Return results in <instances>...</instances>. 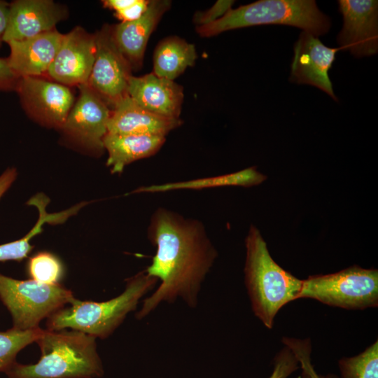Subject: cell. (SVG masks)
Listing matches in <instances>:
<instances>
[{"instance_id":"obj_1","label":"cell","mask_w":378,"mask_h":378,"mask_svg":"<svg viewBox=\"0 0 378 378\" xmlns=\"http://www.w3.org/2000/svg\"><path fill=\"white\" fill-rule=\"evenodd\" d=\"M148 238L156 252L145 271L160 284L143 300L136 318L141 320L160 304H172L178 298L196 308L202 284L218 257L204 224L159 207L150 218Z\"/></svg>"},{"instance_id":"obj_2","label":"cell","mask_w":378,"mask_h":378,"mask_svg":"<svg viewBox=\"0 0 378 378\" xmlns=\"http://www.w3.org/2000/svg\"><path fill=\"white\" fill-rule=\"evenodd\" d=\"M66 329L43 330L36 340L41 357L33 364L15 362L4 373L8 378H98L104 375L96 337Z\"/></svg>"},{"instance_id":"obj_3","label":"cell","mask_w":378,"mask_h":378,"mask_svg":"<svg viewBox=\"0 0 378 378\" xmlns=\"http://www.w3.org/2000/svg\"><path fill=\"white\" fill-rule=\"evenodd\" d=\"M244 282L255 316L271 329L279 311L299 299L302 280L272 258L260 230L251 225L245 239Z\"/></svg>"},{"instance_id":"obj_4","label":"cell","mask_w":378,"mask_h":378,"mask_svg":"<svg viewBox=\"0 0 378 378\" xmlns=\"http://www.w3.org/2000/svg\"><path fill=\"white\" fill-rule=\"evenodd\" d=\"M158 282L157 279L143 270L126 279L124 291L107 301H82L74 298L68 307H63L47 318L48 330L70 328L105 339L130 312L136 309L141 298L153 290Z\"/></svg>"},{"instance_id":"obj_5","label":"cell","mask_w":378,"mask_h":378,"mask_svg":"<svg viewBox=\"0 0 378 378\" xmlns=\"http://www.w3.org/2000/svg\"><path fill=\"white\" fill-rule=\"evenodd\" d=\"M266 24L293 26L318 37L329 31L331 22L313 0H260L231 8L218 20L196 27V31L202 37H210L232 29Z\"/></svg>"},{"instance_id":"obj_6","label":"cell","mask_w":378,"mask_h":378,"mask_svg":"<svg viewBox=\"0 0 378 378\" xmlns=\"http://www.w3.org/2000/svg\"><path fill=\"white\" fill-rule=\"evenodd\" d=\"M309 298L346 309L378 306V271L351 266L328 274L302 280L299 299Z\"/></svg>"},{"instance_id":"obj_7","label":"cell","mask_w":378,"mask_h":378,"mask_svg":"<svg viewBox=\"0 0 378 378\" xmlns=\"http://www.w3.org/2000/svg\"><path fill=\"white\" fill-rule=\"evenodd\" d=\"M72 292L61 284L49 285L18 280L0 274V299L13 318V328L28 330L39 328L40 322L68 304Z\"/></svg>"},{"instance_id":"obj_8","label":"cell","mask_w":378,"mask_h":378,"mask_svg":"<svg viewBox=\"0 0 378 378\" xmlns=\"http://www.w3.org/2000/svg\"><path fill=\"white\" fill-rule=\"evenodd\" d=\"M94 35L95 59L87 84L113 108L127 94L132 69L113 39L112 26L104 24Z\"/></svg>"},{"instance_id":"obj_9","label":"cell","mask_w":378,"mask_h":378,"mask_svg":"<svg viewBox=\"0 0 378 378\" xmlns=\"http://www.w3.org/2000/svg\"><path fill=\"white\" fill-rule=\"evenodd\" d=\"M15 91L26 112L47 127L61 128L75 99L68 86L38 77H23Z\"/></svg>"},{"instance_id":"obj_10","label":"cell","mask_w":378,"mask_h":378,"mask_svg":"<svg viewBox=\"0 0 378 378\" xmlns=\"http://www.w3.org/2000/svg\"><path fill=\"white\" fill-rule=\"evenodd\" d=\"M78 86V99L60 129L88 149L102 151L111 110L87 83Z\"/></svg>"},{"instance_id":"obj_11","label":"cell","mask_w":378,"mask_h":378,"mask_svg":"<svg viewBox=\"0 0 378 378\" xmlns=\"http://www.w3.org/2000/svg\"><path fill=\"white\" fill-rule=\"evenodd\" d=\"M343 26L337 36L340 48L357 57L375 55L378 50V1L340 0Z\"/></svg>"},{"instance_id":"obj_12","label":"cell","mask_w":378,"mask_h":378,"mask_svg":"<svg viewBox=\"0 0 378 378\" xmlns=\"http://www.w3.org/2000/svg\"><path fill=\"white\" fill-rule=\"evenodd\" d=\"M95 35L76 27L63 36L47 74L66 86L86 83L95 59Z\"/></svg>"},{"instance_id":"obj_13","label":"cell","mask_w":378,"mask_h":378,"mask_svg":"<svg viewBox=\"0 0 378 378\" xmlns=\"http://www.w3.org/2000/svg\"><path fill=\"white\" fill-rule=\"evenodd\" d=\"M337 50L326 46L318 37L302 31L294 46L290 80L316 87L337 101L328 71Z\"/></svg>"},{"instance_id":"obj_14","label":"cell","mask_w":378,"mask_h":378,"mask_svg":"<svg viewBox=\"0 0 378 378\" xmlns=\"http://www.w3.org/2000/svg\"><path fill=\"white\" fill-rule=\"evenodd\" d=\"M66 9L51 0H15L9 4L3 42L27 39L55 29Z\"/></svg>"},{"instance_id":"obj_15","label":"cell","mask_w":378,"mask_h":378,"mask_svg":"<svg viewBox=\"0 0 378 378\" xmlns=\"http://www.w3.org/2000/svg\"><path fill=\"white\" fill-rule=\"evenodd\" d=\"M127 95L139 106L158 116L178 119L183 101L180 85L153 73L142 76H131Z\"/></svg>"},{"instance_id":"obj_16","label":"cell","mask_w":378,"mask_h":378,"mask_svg":"<svg viewBox=\"0 0 378 378\" xmlns=\"http://www.w3.org/2000/svg\"><path fill=\"white\" fill-rule=\"evenodd\" d=\"M64 34L55 29L20 41H10L7 58L18 78L38 77L47 74L59 50Z\"/></svg>"},{"instance_id":"obj_17","label":"cell","mask_w":378,"mask_h":378,"mask_svg":"<svg viewBox=\"0 0 378 378\" xmlns=\"http://www.w3.org/2000/svg\"><path fill=\"white\" fill-rule=\"evenodd\" d=\"M170 6L171 2L167 0L150 1L139 19L112 26L113 39L132 69L141 66L150 36Z\"/></svg>"},{"instance_id":"obj_18","label":"cell","mask_w":378,"mask_h":378,"mask_svg":"<svg viewBox=\"0 0 378 378\" xmlns=\"http://www.w3.org/2000/svg\"><path fill=\"white\" fill-rule=\"evenodd\" d=\"M182 124L180 118L155 115L137 105L127 94L111 110L108 133L165 136Z\"/></svg>"},{"instance_id":"obj_19","label":"cell","mask_w":378,"mask_h":378,"mask_svg":"<svg viewBox=\"0 0 378 378\" xmlns=\"http://www.w3.org/2000/svg\"><path fill=\"white\" fill-rule=\"evenodd\" d=\"M165 141L162 136L107 133L103 141L108 153L106 165L112 174H120L129 164L155 155Z\"/></svg>"},{"instance_id":"obj_20","label":"cell","mask_w":378,"mask_h":378,"mask_svg":"<svg viewBox=\"0 0 378 378\" xmlns=\"http://www.w3.org/2000/svg\"><path fill=\"white\" fill-rule=\"evenodd\" d=\"M197 57L195 47L178 36H169L157 45L153 55V74L174 80Z\"/></svg>"},{"instance_id":"obj_21","label":"cell","mask_w":378,"mask_h":378,"mask_svg":"<svg viewBox=\"0 0 378 378\" xmlns=\"http://www.w3.org/2000/svg\"><path fill=\"white\" fill-rule=\"evenodd\" d=\"M265 178L266 176L258 172L255 167H248L239 172L221 176L143 186L136 189L133 192L153 193L176 190H202L222 186L248 187L258 185Z\"/></svg>"},{"instance_id":"obj_22","label":"cell","mask_w":378,"mask_h":378,"mask_svg":"<svg viewBox=\"0 0 378 378\" xmlns=\"http://www.w3.org/2000/svg\"><path fill=\"white\" fill-rule=\"evenodd\" d=\"M48 202V198L41 193L36 195L29 200L27 204L35 206L38 210V219L33 228L24 237L0 245V261L23 260L34 247L30 244L31 239L43 231V225L46 223L63 222L82 207L81 204H78L64 211L48 214L46 211Z\"/></svg>"},{"instance_id":"obj_23","label":"cell","mask_w":378,"mask_h":378,"mask_svg":"<svg viewBox=\"0 0 378 378\" xmlns=\"http://www.w3.org/2000/svg\"><path fill=\"white\" fill-rule=\"evenodd\" d=\"M43 330L40 328L28 330L12 328L0 331V372H5L16 362L20 351L36 342Z\"/></svg>"},{"instance_id":"obj_24","label":"cell","mask_w":378,"mask_h":378,"mask_svg":"<svg viewBox=\"0 0 378 378\" xmlns=\"http://www.w3.org/2000/svg\"><path fill=\"white\" fill-rule=\"evenodd\" d=\"M338 366L337 378H378V342L356 356L342 358Z\"/></svg>"},{"instance_id":"obj_25","label":"cell","mask_w":378,"mask_h":378,"mask_svg":"<svg viewBox=\"0 0 378 378\" xmlns=\"http://www.w3.org/2000/svg\"><path fill=\"white\" fill-rule=\"evenodd\" d=\"M27 270L31 279L49 285L59 284L64 274L61 261L49 252H39L31 257Z\"/></svg>"},{"instance_id":"obj_26","label":"cell","mask_w":378,"mask_h":378,"mask_svg":"<svg viewBox=\"0 0 378 378\" xmlns=\"http://www.w3.org/2000/svg\"><path fill=\"white\" fill-rule=\"evenodd\" d=\"M149 0H104V8L114 11L115 16L121 22H131L139 19L147 10Z\"/></svg>"},{"instance_id":"obj_27","label":"cell","mask_w":378,"mask_h":378,"mask_svg":"<svg viewBox=\"0 0 378 378\" xmlns=\"http://www.w3.org/2000/svg\"><path fill=\"white\" fill-rule=\"evenodd\" d=\"M299 368L300 364L295 354L285 344L275 356L272 371L267 378H288Z\"/></svg>"},{"instance_id":"obj_28","label":"cell","mask_w":378,"mask_h":378,"mask_svg":"<svg viewBox=\"0 0 378 378\" xmlns=\"http://www.w3.org/2000/svg\"><path fill=\"white\" fill-rule=\"evenodd\" d=\"M234 1H217L209 9L197 12L194 15L193 22L196 27L211 24L222 18L229 10L232 8Z\"/></svg>"},{"instance_id":"obj_29","label":"cell","mask_w":378,"mask_h":378,"mask_svg":"<svg viewBox=\"0 0 378 378\" xmlns=\"http://www.w3.org/2000/svg\"><path fill=\"white\" fill-rule=\"evenodd\" d=\"M311 349L306 348L300 349L297 352L300 368L302 369L301 374L295 378H337L334 374L321 375L318 374L314 370L311 362Z\"/></svg>"},{"instance_id":"obj_30","label":"cell","mask_w":378,"mask_h":378,"mask_svg":"<svg viewBox=\"0 0 378 378\" xmlns=\"http://www.w3.org/2000/svg\"><path fill=\"white\" fill-rule=\"evenodd\" d=\"M19 79L10 69L8 59L0 57V91L15 90Z\"/></svg>"},{"instance_id":"obj_31","label":"cell","mask_w":378,"mask_h":378,"mask_svg":"<svg viewBox=\"0 0 378 378\" xmlns=\"http://www.w3.org/2000/svg\"><path fill=\"white\" fill-rule=\"evenodd\" d=\"M17 177L15 168H8L0 175V199L9 189Z\"/></svg>"},{"instance_id":"obj_32","label":"cell","mask_w":378,"mask_h":378,"mask_svg":"<svg viewBox=\"0 0 378 378\" xmlns=\"http://www.w3.org/2000/svg\"><path fill=\"white\" fill-rule=\"evenodd\" d=\"M9 3L0 0V46L8 21Z\"/></svg>"}]
</instances>
